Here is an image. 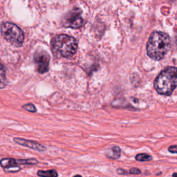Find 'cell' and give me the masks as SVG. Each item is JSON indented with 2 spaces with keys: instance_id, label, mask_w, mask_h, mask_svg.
Wrapping results in <instances>:
<instances>
[{
  "instance_id": "2",
  "label": "cell",
  "mask_w": 177,
  "mask_h": 177,
  "mask_svg": "<svg viewBox=\"0 0 177 177\" xmlns=\"http://www.w3.org/2000/svg\"><path fill=\"white\" fill-rule=\"evenodd\" d=\"M154 85L158 93L165 96L171 95L177 87V68L168 67L162 71L157 76Z\"/></svg>"
},
{
  "instance_id": "16",
  "label": "cell",
  "mask_w": 177,
  "mask_h": 177,
  "mask_svg": "<svg viewBox=\"0 0 177 177\" xmlns=\"http://www.w3.org/2000/svg\"><path fill=\"white\" fill-rule=\"evenodd\" d=\"M141 170H139L138 168L136 167H132L131 168L130 170L129 171V175H141Z\"/></svg>"
},
{
  "instance_id": "14",
  "label": "cell",
  "mask_w": 177,
  "mask_h": 177,
  "mask_svg": "<svg viewBox=\"0 0 177 177\" xmlns=\"http://www.w3.org/2000/svg\"><path fill=\"white\" fill-rule=\"evenodd\" d=\"M5 172L7 173H14V172H18L19 170H21L20 167L18 166V165H12V166L4 168Z\"/></svg>"
},
{
  "instance_id": "7",
  "label": "cell",
  "mask_w": 177,
  "mask_h": 177,
  "mask_svg": "<svg viewBox=\"0 0 177 177\" xmlns=\"http://www.w3.org/2000/svg\"><path fill=\"white\" fill-rule=\"evenodd\" d=\"M13 141L17 144L22 145V146L31 148V149L38 151V152H42L47 150V147L44 145L39 143V142L36 141H29V140H26L21 138H14Z\"/></svg>"
},
{
  "instance_id": "5",
  "label": "cell",
  "mask_w": 177,
  "mask_h": 177,
  "mask_svg": "<svg viewBox=\"0 0 177 177\" xmlns=\"http://www.w3.org/2000/svg\"><path fill=\"white\" fill-rule=\"evenodd\" d=\"M84 20L81 15V10L79 8H74L64 17L62 24L65 27L78 28L83 24Z\"/></svg>"
},
{
  "instance_id": "11",
  "label": "cell",
  "mask_w": 177,
  "mask_h": 177,
  "mask_svg": "<svg viewBox=\"0 0 177 177\" xmlns=\"http://www.w3.org/2000/svg\"><path fill=\"white\" fill-rule=\"evenodd\" d=\"M6 84V71L3 65L0 63V88L5 87Z\"/></svg>"
},
{
  "instance_id": "12",
  "label": "cell",
  "mask_w": 177,
  "mask_h": 177,
  "mask_svg": "<svg viewBox=\"0 0 177 177\" xmlns=\"http://www.w3.org/2000/svg\"><path fill=\"white\" fill-rule=\"evenodd\" d=\"M0 165H1L3 168H6V167L12 166V165H15V159L11 158H2L1 161H0Z\"/></svg>"
},
{
  "instance_id": "9",
  "label": "cell",
  "mask_w": 177,
  "mask_h": 177,
  "mask_svg": "<svg viewBox=\"0 0 177 177\" xmlns=\"http://www.w3.org/2000/svg\"><path fill=\"white\" fill-rule=\"evenodd\" d=\"M38 176L40 177H58V174L55 170H39L37 173Z\"/></svg>"
},
{
  "instance_id": "1",
  "label": "cell",
  "mask_w": 177,
  "mask_h": 177,
  "mask_svg": "<svg viewBox=\"0 0 177 177\" xmlns=\"http://www.w3.org/2000/svg\"><path fill=\"white\" fill-rule=\"evenodd\" d=\"M170 47V38L163 32H155L151 34L147 44L148 56L155 60L164 58Z\"/></svg>"
},
{
  "instance_id": "20",
  "label": "cell",
  "mask_w": 177,
  "mask_h": 177,
  "mask_svg": "<svg viewBox=\"0 0 177 177\" xmlns=\"http://www.w3.org/2000/svg\"><path fill=\"white\" fill-rule=\"evenodd\" d=\"M73 177H82L81 175H75Z\"/></svg>"
},
{
  "instance_id": "6",
  "label": "cell",
  "mask_w": 177,
  "mask_h": 177,
  "mask_svg": "<svg viewBox=\"0 0 177 177\" xmlns=\"http://www.w3.org/2000/svg\"><path fill=\"white\" fill-rule=\"evenodd\" d=\"M34 61L38 71L41 74L47 73L48 71L50 62V56L44 51H39L34 56Z\"/></svg>"
},
{
  "instance_id": "22",
  "label": "cell",
  "mask_w": 177,
  "mask_h": 177,
  "mask_svg": "<svg viewBox=\"0 0 177 177\" xmlns=\"http://www.w3.org/2000/svg\"><path fill=\"white\" fill-rule=\"evenodd\" d=\"M176 42H177V35H176Z\"/></svg>"
},
{
  "instance_id": "17",
  "label": "cell",
  "mask_w": 177,
  "mask_h": 177,
  "mask_svg": "<svg viewBox=\"0 0 177 177\" xmlns=\"http://www.w3.org/2000/svg\"><path fill=\"white\" fill-rule=\"evenodd\" d=\"M116 172L119 175H129V172H127V170H125L124 169H122V168H119V169L116 170Z\"/></svg>"
},
{
  "instance_id": "3",
  "label": "cell",
  "mask_w": 177,
  "mask_h": 177,
  "mask_svg": "<svg viewBox=\"0 0 177 177\" xmlns=\"http://www.w3.org/2000/svg\"><path fill=\"white\" fill-rule=\"evenodd\" d=\"M52 51L58 57L71 58L76 53L78 42L73 37L67 35H57L51 40Z\"/></svg>"
},
{
  "instance_id": "8",
  "label": "cell",
  "mask_w": 177,
  "mask_h": 177,
  "mask_svg": "<svg viewBox=\"0 0 177 177\" xmlns=\"http://www.w3.org/2000/svg\"><path fill=\"white\" fill-rule=\"evenodd\" d=\"M105 155L108 158L112 160L118 159L121 155V148L117 146V145H113V146L107 150V152H105Z\"/></svg>"
},
{
  "instance_id": "19",
  "label": "cell",
  "mask_w": 177,
  "mask_h": 177,
  "mask_svg": "<svg viewBox=\"0 0 177 177\" xmlns=\"http://www.w3.org/2000/svg\"><path fill=\"white\" fill-rule=\"evenodd\" d=\"M172 177H177V172L174 173L172 175Z\"/></svg>"
},
{
  "instance_id": "15",
  "label": "cell",
  "mask_w": 177,
  "mask_h": 177,
  "mask_svg": "<svg viewBox=\"0 0 177 177\" xmlns=\"http://www.w3.org/2000/svg\"><path fill=\"white\" fill-rule=\"evenodd\" d=\"M23 109H24L25 110H27L29 112H32V113H35L37 111L36 107H35V105H33L32 103H28V104H26L22 106Z\"/></svg>"
},
{
  "instance_id": "4",
  "label": "cell",
  "mask_w": 177,
  "mask_h": 177,
  "mask_svg": "<svg viewBox=\"0 0 177 177\" xmlns=\"http://www.w3.org/2000/svg\"><path fill=\"white\" fill-rule=\"evenodd\" d=\"M1 33L5 39L16 47H20L24 42V33L21 28L13 23L5 22L1 25Z\"/></svg>"
},
{
  "instance_id": "13",
  "label": "cell",
  "mask_w": 177,
  "mask_h": 177,
  "mask_svg": "<svg viewBox=\"0 0 177 177\" xmlns=\"http://www.w3.org/2000/svg\"><path fill=\"white\" fill-rule=\"evenodd\" d=\"M135 159L136 161L141 162L150 161L152 160V156L147 154L141 153V154H138L135 156Z\"/></svg>"
},
{
  "instance_id": "10",
  "label": "cell",
  "mask_w": 177,
  "mask_h": 177,
  "mask_svg": "<svg viewBox=\"0 0 177 177\" xmlns=\"http://www.w3.org/2000/svg\"><path fill=\"white\" fill-rule=\"evenodd\" d=\"M38 161L35 158L28 159H15V165H36Z\"/></svg>"
},
{
  "instance_id": "18",
  "label": "cell",
  "mask_w": 177,
  "mask_h": 177,
  "mask_svg": "<svg viewBox=\"0 0 177 177\" xmlns=\"http://www.w3.org/2000/svg\"><path fill=\"white\" fill-rule=\"evenodd\" d=\"M168 152L172 154H177V145H171L168 147Z\"/></svg>"
},
{
  "instance_id": "21",
  "label": "cell",
  "mask_w": 177,
  "mask_h": 177,
  "mask_svg": "<svg viewBox=\"0 0 177 177\" xmlns=\"http://www.w3.org/2000/svg\"><path fill=\"white\" fill-rule=\"evenodd\" d=\"M162 174V172H160V173H158V174H156V175H161Z\"/></svg>"
}]
</instances>
